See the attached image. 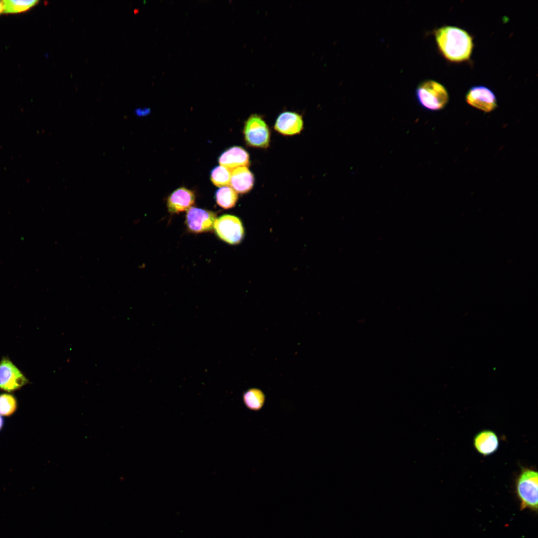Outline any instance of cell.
Masks as SVG:
<instances>
[{"mask_svg":"<svg viewBox=\"0 0 538 538\" xmlns=\"http://www.w3.org/2000/svg\"><path fill=\"white\" fill-rule=\"evenodd\" d=\"M434 37L439 52L446 60L458 63L470 58L474 43L472 37L465 30L445 25L435 30Z\"/></svg>","mask_w":538,"mask_h":538,"instance_id":"1","label":"cell"},{"mask_svg":"<svg viewBox=\"0 0 538 538\" xmlns=\"http://www.w3.org/2000/svg\"><path fill=\"white\" fill-rule=\"evenodd\" d=\"M516 492L521 510L537 512L538 506V473L537 470L522 467L515 484Z\"/></svg>","mask_w":538,"mask_h":538,"instance_id":"2","label":"cell"},{"mask_svg":"<svg viewBox=\"0 0 538 538\" xmlns=\"http://www.w3.org/2000/svg\"><path fill=\"white\" fill-rule=\"evenodd\" d=\"M419 104L430 111H438L445 107L449 101L448 93L443 85L432 80L420 83L415 90Z\"/></svg>","mask_w":538,"mask_h":538,"instance_id":"3","label":"cell"},{"mask_svg":"<svg viewBox=\"0 0 538 538\" xmlns=\"http://www.w3.org/2000/svg\"><path fill=\"white\" fill-rule=\"evenodd\" d=\"M243 134L247 144L257 148H267L270 142V131L262 117L252 115L245 122Z\"/></svg>","mask_w":538,"mask_h":538,"instance_id":"4","label":"cell"},{"mask_svg":"<svg viewBox=\"0 0 538 538\" xmlns=\"http://www.w3.org/2000/svg\"><path fill=\"white\" fill-rule=\"evenodd\" d=\"M214 228L216 235L221 240L231 245L239 244L244 237L242 223L234 215L226 214L217 218Z\"/></svg>","mask_w":538,"mask_h":538,"instance_id":"5","label":"cell"},{"mask_svg":"<svg viewBox=\"0 0 538 538\" xmlns=\"http://www.w3.org/2000/svg\"><path fill=\"white\" fill-rule=\"evenodd\" d=\"M29 383L23 373L8 357L0 361V390L11 393Z\"/></svg>","mask_w":538,"mask_h":538,"instance_id":"6","label":"cell"},{"mask_svg":"<svg viewBox=\"0 0 538 538\" xmlns=\"http://www.w3.org/2000/svg\"><path fill=\"white\" fill-rule=\"evenodd\" d=\"M465 100L470 106L484 113L491 112L498 106L494 93L484 86L471 87L466 94Z\"/></svg>","mask_w":538,"mask_h":538,"instance_id":"7","label":"cell"},{"mask_svg":"<svg viewBox=\"0 0 538 538\" xmlns=\"http://www.w3.org/2000/svg\"><path fill=\"white\" fill-rule=\"evenodd\" d=\"M216 219L214 212L192 207L187 210L185 222L190 231L201 233L212 230Z\"/></svg>","mask_w":538,"mask_h":538,"instance_id":"8","label":"cell"},{"mask_svg":"<svg viewBox=\"0 0 538 538\" xmlns=\"http://www.w3.org/2000/svg\"><path fill=\"white\" fill-rule=\"evenodd\" d=\"M303 127L302 116L297 113L290 111L279 114L274 126L276 131L284 135L298 134L302 130Z\"/></svg>","mask_w":538,"mask_h":538,"instance_id":"9","label":"cell"},{"mask_svg":"<svg viewBox=\"0 0 538 538\" xmlns=\"http://www.w3.org/2000/svg\"><path fill=\"white\" fill-rule=\"evenodd\" d=\"M195 199V195L192 191L185 187L177 188L168 197V210L172 214L188 210L194 204Z\"/></svg>","mask_w":538,"mask_h":538,"instance_id":"10","label":"cell"},{"mask_svg":"<svg viewBox=\"0 0 538 538\" xmlns=\"http://www.w3.org/2000/svg\"><path fill=\"white\" fill-rule=\"evenodd\" d=\"M473 445L480 454L487 456L494 453L499 447V440L494 431L484 429L480 431L474 436Z\"/></svg>","mask_w":538,"mask_h":538,"instance_id":"11","label":"cell"},{"mask_svg":"<svg viewBox=\"0 0 538 538\" xmlns=\"http://www.w3.org/2000/svg\"><path fill=\"white\" fill-rule=\"evenodd\" d=\"M220 164L230 169L249 164L248 152L240 146L231 147L223 152L219 158Z\"/></svg>","mask_w":538,"mask_h":538,"instance_id":"12","label":"cell"},{"mask_svg":"<svg viewBox=\"0 0 538 538\" xmlns=\"http://www.w3.org/2000/svg\"><path fill=\"white\" fill-rule=\"evenodd\" d=\"M254 176L246 166L239 167L232 169L230 185L236 192L245 193L250 191L254 184Z\"/></svg>","mask_w":538,"mask_h":538,"instance_id":"13","label":"cell"},{"mask_svg":"<svg viewBox=\"0 0 538 538\" xmlns=\"http://www.w3.org/2000/svg\"><path fill=\"white\" fill-rule=\"evenodd\" d=\"M265 395L258 389L252 388L247 390L243 395V402L246 406L253 411L260 410L265 402Z\"/></svg>","mask_w":538,"mask_h":538,"instance_id":"14","label":"cell"},{"mask_svg":"<svg viewBox=\"0 0 538 538\" xmlns=\"http://www.w3.org/2000/svg\"><path fill=\"white\" fill-rule=\"evenodd\" d=\"M217 204L224 209L234 207L238 200L237 193L231 187L224 186L219 188L215 194Z\"/></svg>","mask_w":538,"mask_h":538,"instance_id":"15","label":"cell"},{"mask_svg":"<svg viewBox=\"0 0 538 538\" xmlns=\"http://www.w3.org/2000/svg\"><path fill=\"white\" fill-rule=\"evenodd\" d=\"M4 1V10L6 13H17L24 12L37 4L39 1L5 0Z\"/></svg>","mask_w":538,"mask_h":538,"instance_id":"16","label":"cell"},{"mask_svg":"<svg viewBox=\"0 0 538 538\" xmlns=\"http://www.w3.org/2000/svg\"><path fill=\"white\" fill-rule=\"evenodd\" d=\"M231 169L220 165L215 167L211 173L212 182L216 186L224 187L230 184Z\"/></svg>","mask_w":538,"mask_h":538,"instance_id":"17","label":"cell"},{"mask_svg":"<svg viewBox=\"0 0 538 538\" xmlns=\"http://www.w3.org/2000/svg\"><path fill=\"white\" fill-rule=\"evenodd\" d=\"M17 403L15 397L8 393L0 394V415H11L16 410Z\"/></svg>","mask_w":538,"mask_h":538,"instance_id":"18","label":"cell"},{"mask_svg":"<svg viewBox=\"0 0 538 538\" xmlns=\"http://www.w3.org/2000/svg\"><path fill=\"white\" fill-rule=\"evenodd\" d=\"M150 112V110L148 108H138L135 110V114L138 116H143L147 115Z\"/></svg>","mask_w":538,"mask_h":538,"instance_id":"19","label":"cell"},{"mask_svg":"<svg viewBox=\"0 0 538 538\" xmlns=\"http://www.w3.org/2000/svg\"><path fill=\"white\" fill-rule=\"evenodd\" d=\"M4 1L3 0H0V13H2L3 12H4Z\"/></svg>","mask_w":538,"mask_h":538,"instance_id":"20","label":"cell"},{"mask_svg":"<svg viewBox=\"0 0 538 538\" xmlns=\"http://www.w3.org/2000/svg\"><path fill=\"white\" fill-rule=\"evenodd\" d=\"M3 425V419L0 415V430L1 429Z\"/></svg>","mask_w":538,"mask_h":538,"instance_id":"21","label":"cell"}]
</instances>
